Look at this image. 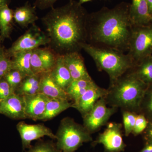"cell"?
Wrapping results in <instances>:
<instances>
[{"label":"cell","mask_w":152,"mask_h":152,"mask_svg":"<svg viewBox=\"0 0 152 152\" xmlns=\"http://www.w3.org/2000/svg\"><path fill=\"white\" fill-rule=\"evenodd\" d=\"M88 15L82 5L74 0L51 9L42 18L50 39L48 47L59 56L80 52L87 43Z\"/></svg>","instance_id":"cell-1"},{"label":"cell","mask_w":152,"mask_h":152,"mask_svg":"<svg viewBox=\"0 0 152 152\" xmlns=\"http://www.w3.org/2000/svg\"><path fill=\"white\" fill-rule=\"evenodd\" d=\"M130 4L122 2L112 9L104 7L88 14L87 43L126 53L133 26L129 16Z\"/></svg>","instance_id":"cell-2"},{"label":"cell","mask_w":152,"mask_h":152,"mask_svg":"<svg viewBox=\"0 0 152 152\" xmlns=\"http://www.w3.org/2000/svg\"><path fill=\"white\" fill-rule=\"evenodd\" d=\"M148 86L139 78L132 68L110 83L104 97L110 107L138 114Z\"/></svg>","instance_id":"cell-3"},{"label":"cell","mask_w":152,"mask_h":152,"mask_svg":"<svg viewBox=\"0 0 152 152\" xmlns=\"http://www.w3.org/2000/svg\"><path fill=\"white\" fill-rule=\"evenodd\" d=\"M82 49L92 58L98 69L106 72L113 83L135 66L127 53L86 43Z\"/></svg>","instance_id":"cell-4"},{"label":"cell","mask_w":152,"mask_h":152,"mask_svg":"<svg viewBox=\"0 0 152 152\" xmlns=\"http://www.w3.org/2000/svg\"><path fill=\"white\" fill-rule=\"evenodd\" d=\"M91 134L69 117L61 120L56 134L57 148L62 152H75L84 143L93 141Z\"/></svg>","instance_id":"cell-5"},{"label":"cell","mask_w":152,"mask_h":152,"mask_svg":"<svg viewBox=\"0 0 152 152\" xmlns=\"http://www.w3.org/2000/svg\"><path fill=\"white\" fill-rule=\"evenodd\" d=\"M135 66L152 56V22L133 26L127 53Z\"/></svg>","instance_id":"cell-6"},{"label":"cell","mask_w":152,"mask_h":152,"mask_svg":"<svg viewBox=\"0 0 152 152\" xmlns=\"http://www.w3.org/2000/svg\"><path fill=\"white\" fill-rule=\"evenodd\" d=\"M49 42L46 33L34 24L14 42L10 48L6 49V52L11 58L17 53L33 51L41 46L48 45Z\"/></svg>","instance_id":"cell-7"},{"label":"cell","mask_w":152,"mask_h":152,"mask_svg":"<svg viewBox=\"0 0 152 152\" xmlns=\"http://www.w3.org/2000/svg\"><path fill=\"white\" fill-rule=\"evenodd\" d=\"M107 105L104 97L101 98L91 110L83 118V125L91 134L96 132L106 125L110 117L117 112V108L108 107Z\"/></svg>","instance_id":"cell-8"},{"label":"cell","mask_w":152,"mask_h":152,"mask_svg":"<svg viewBox=\"0 0 152 152\" xmlns=\"http://www.w3.org/2000/svg\"><path fill=\"white\" fill-rule=\"evenodd\" d=\"M93 144L102 145L106 152L124 151L126 145L123 140L122 125L115 122L109 123Z\"/></svg>","instance_id":"cell-9"},{"label":"cell","mask_w":152,"mask_h":152,"mask_svg":"<svg viewBox=\"0 0 152 152\" xmlns=\"http://www.w3.org/2000/svg\"><path fill=\"white\" fill-rule=\"evenodd\" d=\"M21 139L23 151L28 149L31 146L33 141L47 136L53 140H56V134L51 129L42 124H28L23 121L18 123L16 126Z\"/></svg>","instance_id":"cell-10"},{"label":"cell","mask_w":152,"mask_h":152,"mask_svg":"<svg viewBox=\"0 0 152 152\" xmlns=\"http://www.w3.org/2000/svg\"><path fill=\"white\" fill-rule=\"evenodd\" d=\"M58 56L48 47L34 50L31 61L33 73L37 75L50 72L54 66Z\"/></svg>","instance_id":"cell-11"},{"label":"cell","mask_w":152,"mask_h":152,"mask_svg":"<svg viewBox=\"0 0 152 152\" xmlns=\"http://www.w3.org/2000/svg\"><path fill=\"white\" fill-rule=\"evenodd\" d=\"M107 93V89L97 85L87 90L83 95L73 102L72 108L78 111L83 118L91 110L100 99L105 96Z\"/></svg>","instance_id":"cell-12"},{"label":"cell","mask_w":152,"mask_h":152,"mask_svg":"<svg viewBox=\"0 0 152 152\" xmlns=\"http://www.w3.org/2000/svg\"><path fill=\"white\" fill-rule=\"evenodd\" d=\"M0 114L13 120L27 119L23 96L13 93L0 102Z\"/></svg>","instance_id":"cell-13"},{"label":"cell","mask_w":152,"mask_h":152,"mask_svg":"<svg viewBox=\"0 0 152 152\" xmlns=\"http://www.w3.org/2000/svg\"><path fill=\"white\" fill-rule=\"evenodd\" d=\"M62 56L64 62L73 80H92L87 71L84 60L80 52H72Z\"/></svg>","instance_id":"cell-14"},{"label":"cell","mask_w":152,"mask_h":152,"mask_svg":"<svg viewBox=\"0 0 152 152\" xmlns=\"http://www.w3.org/2000/svg\"><path fill=\"white\" fill-rule=\"evenodd\" d=\"M23 96L27 119L35 121L40 120L45 111L49 98L40 93Z\"/></svg>","instance_id":"cell-15"},{"label":"cell","mask_w":152,"mask_h":152,"mask_svg":"<svg viewBox=\"0 0 152 152\" xmlns=\"http://www.w3.org/2000/svg\"><path fill=\"white\" fill-rule=\"evenodd\" d=\"M129 16L133 26L145 25L151 23L152 15L150 13L147 0H132Z\"/></svg>","instance_id":"cell-16"},{"label":"cell","mask_w":152,"mask_h":152,"mask_svg":"<svg viewBox=\"0 0 152 152\" xmlns=\"http://www.w3.org/2000/svg\"><path fill=\"white\" fill-rule=\"evenodd\" d=\"M39 93L50 98H59L69 100L65 91L57 85L50 72L41 74Z\"/></svg>","instance_id":"cell-17"},{"label":"cell","mask_w":152,"mask_h":152,"mask_svg":"<svg viewBox=\"0 0 152 152\" xmlns=\"http://www.w3.org/2000/svg\"><path fill=\"white\" fill-rule=\"evenodd\" d=\"M36 8L28 2L24 5L16 8L13 12L14 20L23 28H28L29 25L34 24L39 19Z\"/></svg>","instance_id":"cell-18"},{"label":"cell","mask_w":152,"mask_h":152,"mask_svg":"<svg viewBox=\"0 0 152 152\" xmlns=\"http://www.w3.org/2000/svg\"><path fill=\"white\" fill-rule=\"evenodd\" d=\"M50 72L52 78L57 85L65 91L73 80L64 62L62 56L59 55L54 66Z\"/></svg>","instance_id":"cell-19"},{"label":"cell","mask_w":152,"mask_h":152,"mask_svg":"<svg viewBox=\"0 0 152 152\" xmlns=\"http://www.w3.org/2000/svg\"><path fill=\"white\" fill-rule=\"evenodd\" d=\"M73 103L67 99L59 98H48L44 113L41 121H47L52 119L59 114L70 107H72Z\"/></svg>","instance_id":"cell-20"},{"label":"cell","mask_w":152,"mask_h":152,"mask_svg":"<svg viewBox=\"0 0 152 152\" xmlns=\"http://www.w3.org/2000/svg\"><path fill=\"white\" fill-rule=\"evenodd\" d=\"M41 74L26 76L15 94L25 96L34 95L39 92Z\"/></svg>","instance_id":"cell-21"},{"label":"cell","mask_w":152,"mask_h":152,"mask_svg":"<svg viewBox=\"0 0 152 152\" xmlns=\"http://www.w3.org/2000/svg\"><path fill=\"white\" fill-rule=\"evenodd\" d=\"M13 12L9 6L0 8V39L1 42L10 38L13 28Z\"/></svg>","instance_id":"cell-22"},{"label":"cell","mask_w":152,"mask_h":152,"mask_svg":"<svg viewBox=\"0 0 152 152\" xmlns=\"http://www.w3.org/2000/svg\"><path fill=\"white\" fill-rule=\"evenodd\" d=\"M33 51L19 52L11 58L12 69L18 70L26 75H34L31 66V57Z\"/></svg>","instance_id":"cell-23"},{"label":"cell","mask_w":152,"mask_h":152,"mask_svg":"<svg viewBox=\"0 0 152 152\" xmlns=\"http://www.w3.org/2000/svg\"><path fill=\"white\" fill-rule=\"evenodd\" d=\"M93 80H73L66 91L69 100L75 102L87 90L96 86Z\"/></svg>","instance_id":"cell-24"},{"label":"cell","mask_w":152,"mask_h":152,"mask_svg":"<svg viewBox=\"0 0 152 152\" xmlns=\"http://www.w3.org/2000/svg\"><path fill=\"white\" fill-rule=\"evenodd\" d=\"M133 69L142 81L148 86L152 84V56L144 59Z\"/></svg>","instance_id":"cell-25"},{"label":"cell","mask_w":152,"mask_h":152,"mask_svg":"<svg viewBox=\"0 0 152 152\" xmlns=\"http://www.w3.org/2000/svg\"><path fill=\"white\" fill-rule=\"evenodd\" d=\"M148 121L152 120V84L148 86L141 104L140 113Z\"/></svg>","instance_id":"cell-26"},{"label":"cell","mask_w":152,"mask_h":152,"mask_svg":"<svg viewBox=\"0 0 152 152\" xmlns=\"http://www.w3.org/2000/svg\"><path fill=\"white\" fill-rule=\"evenodd\" d=\"M26 76L27 75H26L20 71L12 69L3 78L7 82L14 93Z\"/></svg>","instance_id":"cell-27"},{"label":"cell","mask_w":152,"mask_h":152,"mask_svg":"<svg viewBox=\"0 0 152 152\" xmlns=\"http://www.w3.org/2000/svg\"><path fill=\"white\" fill-rule=\"evenodd\" d=\"M25 152H62L52 141H40L31 146Z\"/></svg>","instance_id":"cell-28"},{"label":"cell","mask_w":152,"mask_h":152,"mask_svg":"<svg viewBox=\"0 0 152 152\" xmlns=\"http://www.w3.org/2000/svg\"><path fill=\"white\" fill-rule=\"evenodd\" d=\"M122 113L125 134L128 137L132 133L137 114L127 111H122Z\"/></svg>","instance_id":"cell-29"},{"label":"cell","mask_w":152,"mask_h":152,"mask_svg":"<svg viewBox=\"0 0 152 152\" xmlns=\"http://www.w3.org/2000/svg\"><path fill=\"white\" fill-rule=\"evenodd\" d=\"M12 69V60L8 56L4 47L0 51V79Z\"/></svg>","instance_id":"cell-30"},{"label":"cell","mask_w":152,"mask_h":152,"mask_svg":"<svg viewBox=\"0 0 152 152\" xmlns=\"http://www.w3.org/2000/svg\"><path fill=\"white\" fill-rule=\"evenodd\" d=\"M148 123V121L143 115L142 114H137L132 134L134 136H137L143 133L146 129Z\"/></svg>","instance_id":"cell-31"},{"label":"cell","mask_w":152,"mask_h":152,"mask_svg":"<svg viewBox=\"0 0 152 152\" xmlns=\"http://www.w3.org/2000/svg\"><path fill=\"white\" fill-rule=\"evenodd\" d=\"M10 85L4 78L0 79V102L13 94Z\"/></svg>","instance_id":"cell-32"},{"label":"cell","mask_w":152,"mask_h":152,"mask_svg":"<svg viewBox=\"0 0 152 152\" xmlns=\"http://www.w3.org/2000/svg\"><path fill=\"white\" fill-rule=\"evenodd\" d=\"M58 0H36L34 6L41 10L53 8L54 4Z\"/></svg>","instance_id":"cell-33"},{"label":"cell","mask_w":152,"mask_h":152,"mask_svg":"<svg viewBox=\"0 0 152 152\" xmlns=\"http://www.w3.org/2000/svg\"><path fill=\"white\" fill-rule=\"evenodd\" d=\"M143 135L146 142L152 141V120L148 121L146 129L143 132Z\"/></svg>","instance_id":"cell-34"},{"label":"cell","mask_w":152,"mask_h":152,"mask_svg":"<svg viewBox=\"0 0 152 152\" xmlns=\"http://www.w3.org/2000/svg\"><path fill=\"white\" fill-rule=\"evenodd\" d=\"M139 152H152V141L146 142L143 148Z\"/></svg>","instance_id":"cell-35"},{"label":"cell","mask_w":152,"mask_h":152,"mask_svg":"<svg viewBox=\"0 0 152 152\" xmlns=\"http://www.w3.org/2000/svg\"><path fill=\"white\" fill-rule=\"evenodd\" d=\"M11 0H0V8L5 6H9Z\"/></svg>","instance_id":"cell-36"},{"label":"cell","mask_w":152,"mask_h":152,"mask_svg":"<svg viewBox=\"0 0 152 152\" xmlns=\"http://www.w3.org/2000/svg\"><path fill=\"white\" fill-rule=\"evenodd\" d=\"M148 5L150 13L152 15V0H147Z\"/></svg>","instance_id":"cell-37"},{"label":"cell","mask_w":152,"mask_h":152,"mask_svg":"<svg viewBox=\"0 0 152 152\" xmlns=\"http://www.w3.org/2000/svg\"><path fill=\"white\" fill-rule=\"evenodd\" d=\"M92 1V0H79V3L80 4H83L84 3L88 2L90 1Z\"/></svg>","instance_id":"cell-38"},{"label":"cell","mask_w":152,"mask_h":152,"mask_svg":"<svg viewBox=\"0 0 152 152\" xmlns=\"http://www.w3.org/2000/svg\"><path fill=\"white\" fill-rule=\"evenodd\" d=\"M1 39H0V51H1V50L2 48V47H2L1 46Z\"/></svg>","instance_id":"cell-39"},{"label":"cell","mask_w":152,"mask_h":152,"mask_svg":"<svg viewBox=\"0 0 152 152\" xmlns=\"http://www.w3.org/2000/svg\"><path fill=\"white\" fill-rule=\"evenodd\" d=\"M151 22H152V18H151Z\"/></svg>","instance_id":"cell-40"}]
</instances>
